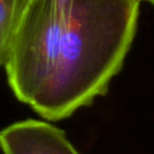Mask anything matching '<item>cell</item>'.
<instances>
[{
    "label": "cell",
    "mask_w": 154,
    "mask_h": 154,
    "mask_svg": "<svg viewBox=\"0 0 154 154\" xmlns=\"http://www.w3.org/2000/svg\"><path fill=\"white\" fill-rule=\"evenodd\" d=\"M141 0H29L5 64L15 96L59 120L107 93L137 30Z\"/></svg>",
    "instance_id": "obj_1"
},
{
    "label": "cell",
    "mask_w": 154,
    "mask_h": 154,
    "mask_svg": "<svg viewBox=\"0 0 154 154\" xmlns=\"http://www.w3.org/2000/svg\"><path fill=\"white\" fill-rule=\"evenodd\" d=\"M3 154H79L66 133L48 122L26 119L0 131Z\"/></svg>",
    "instance_id": "obj_2"
},
{
    "label": "cell",
    "mask_w": 154,
    "mask_h": 154,
    "mask_svg": "<svg viewBox=\"0 0 154 154\" xmlns=\"http://www.w3.org/2000/svg\"><path fill=\"white\" fill-rule=\"evenodd\" d=\"M29 0H0V66L7 63Z\"/></svg>",
    "instance_id": "obj_3"
},
{
    "label": "cell",
    "mask_w": 154,
    "mask_h": 154,
    "mask_svg": "<svg viewBox=\"0 0 154 154\" xmlns=\"http://www.w3.org/2000/svg\"><path fill=\"white\" fill-rule=\"evenodd\" d=\"M141 1H147V2L151 3V5H154V0H141Z\"/></svg>",
    "instance_id": "obj_4"
}]
</instances>
